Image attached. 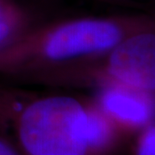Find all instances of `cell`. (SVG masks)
I'll return each instance as SVG.
<instances>
[{
    "mask_svg": "<svg viewBox=\"0 0 155 155\" xmlns=\"http://www.w3.org/2000/svg\"><path fill=\"white\" fill-rule=\"evenodd\" d=\"M90 101L37 94L19 117L13 142L21 155H89Z\"/></svg>",
    "mask_w": 155,
    "mask_h": 155,
    "instance_id": "2",
    "label": "cell"
},
{
    "mask_svg": "<svg viewBox=\"0 0 155 155\" xmlns=\"http://www.w3.org/2000/svg\"><path fill=\"white\" fill-rule=\"evenodd\" d=\"M36 83L96 88L120 85L155 94V28L128 36L105 53L42 74Z\"/></svg>",
    "mask_w": 155,
    "mask_h": 155,
    "instance_id": "3",
    "label": "cell"
},
{
    "mask_svg": "<svg viewBox=\"0 0 155 155\" xmlns=\"http://www.w3.org/2000/svg\"><path fill=\"white\" fill-rule=\"evenodd\" d=\"M150 28H155L153 9L37 25L0 48V77L31 82L46 72L105 53L128 36Z\"/></svg>",
    "mask_w": 155,
    "mask_h": 155,
    "instance_id": "1",
    "label": "cell"
},
{
    "mask_svg": "<svg viewBox=\"0 0 155 155\" xmlns=\"http://www.w3.org/2000/svg\"><path fill=\"white\" fill-rule=\"evenodd\" d=\"M149 1H150L151 3H154V4H155V0H149Z\"/></svg>",
    "mask_w": 155,
    "mask_h": 155,
    "instance_id": "9",
    "label": "cell"
},
{
    "mask_svg": "<svg viewBox=\"0 0 155 155\" xmlns=\"http://www.w3.org/2000/svg\"><path fill=\"white\" fill-rule=\"evenodd\" d=\"M98 89L94 103L126 136L155 121V94L120 85Z\"/></svg>",
    "mask_w": 155,
    "mask_h": 155,
    "instance_id": "4",
    "label": "cell"
},
{
    "mask_svg": "<svg viewBox=\"0 0 155 155\" xmlns=\"http://www.w3.org/2000/svg\"><path fill=\"white\" fill-rule=\"evenodd\" d=\"M35 16L18 1L0 0V48L35 27Z\"/></svg>",
    "mask_w": 155,
    "mask_h": 155,
    "instance_id": "6",
    "label": "cell"
},
{
    "mask_svg": "<svg viewBox=\"0 0 155 155\" xmlns=\"http://www.w3.org/2000/svg\"><path fill=\"white\" fill-rule=\"evenodd\" d=\"M130 155H155V121L135 133Z\"/></svg>",
    "mask_w": 155,
    "mask_h": 155,
    "instance_id": "7",
    "label": "cell"
},
{
    "mask_svg": "<svg viewBox=\"0 0 155 155\" xmlns=\"http://www.w3.org/2000/svg\"><path fill=\"white\" fill-rule=\"evenodd\" d=\"M0 155H21V153L11 140L0 135Z\"/></svg>",
    "mask_w": 155,
    "mask_h": 155,
    "instance_id": "8",
    "label": "cell"
},
{
    "mask_svg": "<svg viewBox=\"0 0 155 155\" xmlns=\"http://www.w3.org/2000/svg\"><path fill=\"white\" fill-rule=\"evenodd\" d=\"M13 85L0 83V135L13 142L19 117L29 102L37 95ZM14 143V142H13Z\"/></svg>",
    "mask_w": 155,
    "mask_h": 155,
    "instance_id": "5",
    "label": "cell"
}]
</instances>
